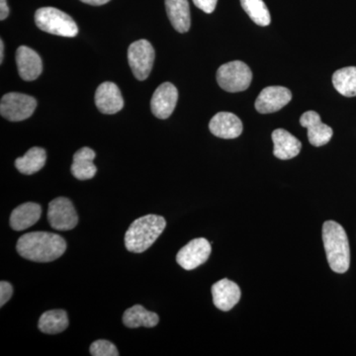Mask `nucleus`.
<instances>
[{
    "label": "nucleus",
    "mask_w": 356,
    "mask_h": 356,
    "mask_svg": "<svg viewBox=\"0 0 356 356\" xmlns=\"http://www.w3.org/2000/svg\"><path fill=\"white\" fill-rule=\"evenodd\" d=\"M42 215V207L37 203L21 204L13 211L10 216V227L14 231H24L39 221Z\"/></svg>",
    "instance_id": "18"
},
{
    "label": "nucleus",
    "mask_w": 356,
    "mask_h": 356,
    "mask_svg": "<svg viewBox=\"0 0 356 356\" xmlns=\"http://www.w3.org/2000/svg\"><path fill=\"white\" fill-rule=\"evenodd\" d=\"M323 241L332 270L337 273H346L350 266V248L343 226L334 221L325 222Z\"/></svg>",
    "instance_id": "2"
},
{
    "label": "nucleus",
    "mask_w": 356,
    "mask_h": 356,
    "mask_svg": "<svg viewBox=\"0 0 356 356\" xmlns=\"http://www.w3.org/2000/svg\"><path fill=\"white\" fill-rule=\"evenodd\" d=\"M177 100L178 91L172 83L161 84L152 98V112L156 118L168 119L175 111Z\"/></svg>",
    "instance_id": "11"
},
{
    "label": "nucleus",
    "mask_w": 356,
    "mask_h": 356,
    "mask_svg": "<svg viewBox=\"0 0 356 356\" xmlns=\"http://www.w3.org/2000/svg\"><path fill=\"white\" fill-rule=\"evenodd\" d=\"M9 7L7 6L6 0H0V20L3 21L8 17Z\"/></svg>",
    "instance_id": "29"
},
{
    "label": "nucleus",
    "mask_w": 356,
    "mask_h": 356,
    "mask_svg": "<svg viewBox=\"0 0 356 356\" xmlns=\"http://www.w3.org/2000/svg\"><path fill=\"white\" fill-rule=\"evenodd\" d=\"M243 10L255 24L268 26L271 22L270 13L264 0H241Z\"/></svg>",
    "instance_id": "25"
},
{
    "label": "nucleus",
    "mask_w": 356,
    "mask_h": 356,
    "mask_svg": "<svg viewBox=\"0 0 356 356\" xmlns=\"http://www.w3.org/2000/svg\"><path fill=\"white\" fill-rule=\"evenodd\" d=\"M252 72L247 64L241 60L227 63L217 72L218 84L228 92L247 90L252 83Z\"/></svg>",
    "instance_id": "5"
},
{
    "label": "nucleus",
    "mask_w": 356,
    "mask_h": 356,
    "mask_svg": "<svg viewBox=\"0 0 356 356\" xmlns=\"http://www.w3.org/2000/svg\"><path fill=\"white\" fill-rule=\"evenodd\" d=\"M13 294V287L7 281L0 282V307L6 305Z\"/></svg>",
    "instance_id": "27"
},
{
    "label": "nucleus",
    "mask_w": 356,
    "mask_h": 356,
    "mask_svg": "<svg viewBox=\"0 0 356 356\" xmlns=\"http://www.w3.org/2000/svg\"><path fill=\"white\" fill-rule=\"evenodd\" d=\"M218 0H193V3L205 13H214Z\"/></svg>",
    "instance_id": "28"
},
{
    "label": "nucleus",
    "mask_w": 356,
    "mask_h": 356,
    "mask_svg": "<svg viewBox=\"0 0 356 356\" xmlns=\"http://www.w3.org/2000/svg\"><path fill=\"white\" fill-rule=\"evenodd\" d=\"M240 287L233 281L222 280L212 286V296L214 305L219 310L228 312L238 303L241 299Z\"/></svg>",
    "instance_id": "16"
},
{
    "label": "nucleus",
    "mask_w": 356,
    "mask_h": 356,
    "mask_svg": "<svg viewBox=\"0 0 356 356\" xmlns=\"http://www.w3.org/2000/svg\"><path fill=\"white\" fill-rule=\"evenodd\" d=\"M95 99L96 107L103 114L118 113L124 107L120 89L110 81H105L98 86Z\"/></svg>",
    "instance_id": "12"
},
{
    "label": "nucleus",
    "mask_w": 356,
    "mask_h": 356,
    "mask_svg": "<svg viewBox=\"0 0 356 356\" xmlns=\"http://www.w3.org/2000/svg\"><path fill=\"white\" fill-rule=\"evenodd\" d=\"M273 154L276 158L286 161L298 156L301 152V142L296 137L284 130L276 129L273 133Z\"/></svg>",
    "instance_id": "17"
},
{
    "label": "nucleus",
    "mask_w": 356,
    "mask_h": 356,
    "mask_svg": "<svg viewBox=\"0 0 356 356\" xmlns=\"http://www.w3.org/2000/svg\"><path fill=\"white\" fill-rule=\"evenodd\" d=\"M35 23L42 31L60 37L74 38L79 33L76 23L55 7H42L35 13Z\"/></svg>",
    "instance_id": "4"
},
{
    "label": "nucleus",
    "mask_w": 356,
    "mask_h": 356,
    "mask_svg": "<svg viewBox=\"0 0 356 356\" xmlns=\"http://www.w3.org/2000/svg\"><path fill=\"white\" fill-rule=\"evenodd\" d=\"M154 49L147 40H139L130 44L128 60L136 79L143 81L149 77L154 63Z\"/></svg>",
    "instance_id": "7"
},
{
    "label": "nucleus",
    "mask_w": 356,
    "mask_h": 356,
    "mask_svg": "<svg viewBox=\"0 0 356 356\" xmlns=\"http://www.w3.org/2000/svg\"><path fill=\"white\" fill-rule=\"evenodd\" d=\"M165 9L168 19L177 32L191 29V8L187 0H165Z\"/></svg>",
    "instance_id": "19"
},
{
    "label": "nucleus",
    "mask_w": 356,
    "mask_h": 356,
    "mask_svg": "<svg viewBox=\"0 0 356 356\" xmlns=\"http://www.w3.org/2000/svg\"><path fill=\"white\" fill-rule=\"evenodd\" d=\"M159 322V318L156 313L147 311L140 305L131 307L123 315L124 325L130 329H137L140 327H154Z\"/></svg>",
    "instance_id": "21"
},
{
    "label": "nucleus",
    "mask_w": 356,
    "mask_h": 356,
    "mask_svg": "<svg viewBox=\"0 0 356 356\" xmlns=\"http://www.w3.org/2000/svg\"><path fill=\"white\" fill-rule=\"evenodd\" d=\"M165 218L147 215L135 220L125 235V247L129 252L140 254L149 250L165 231Z\"/></svg>",
    "instance_id": "3"
},
{
    "label": "nucleus",
    "mask_w": 356,
    "mask_h": 356,
    "mask_svg": "<svg viewBox=\"0 0 356 356\" xmlns=\"http://www.w3.org/2000/svg\"><path fill=\"white\" fill-rule=\"evenodd\" d=\"M16 250L23 259L28 261L51 262L65 254L67 242L58 234L32 232L20 236Z\"/></svg>",
    "instance_id": "1"
},
{
    "label": "nucleus",
    "mask_w": 356,
    "mask_h": 356,
    "mask_svg": "<svg viewBox=\"0 0 356 356\" xmlns=\"http://www.w3.org/2000/svg\"><path fill=\"white\" fill-rule=\"evenodd\" d=\"M46 151L42 147H31L22 156L15 161V166L23 175H31L38 172L46 165Z\"/></svg>",
    "instance_id": "22"
},
{
    "label": "nucleus",
    "mask_w": 356,
    "mask_h": 356,
    "mask_svg": "<svg viewBox=\"0 0 356 356\" xmlns=\"http://www.w3.org/2000/svg\"><path fill=\"white\" fill-rule=\"evenodd\" d=\"M83 3L89 4V6H99L106 4L110 0H81Z\"/></svg>",
    "instance_id": "30"
},
{
    "label": "nucleus",
    "mask_w": 356,
    "mask_h": 356,
    "mask_svg": "<svg viewBox=\"0 0 356 356\" xmlns=\"http://www.w3.org/2000/svg\"><path fill=\"white\" fill-rule=\"evenodd\" d=\"M95 159V152L90 147H84L79 149L74 154V161L70 168L72 175L79 180H88L95 177L97 172V168L93 163Z\"/></svg>",
    "instance_id": "20"
},
{
    "label": "nucleus",
    "mask_w": 356,
    "mask_h": 356,
    "mask_svg": "<svg viewBox=\"0 0 356 356\" xmlns=\"http://www.w3.org/2000/svg\"><path fill=\"white\" fill-rule=\"evenodd\" d=\"M48 220L51 227L58 231H70L79 222L76 208L70 199L58 197L49 204Z\"/></svg>",
    "instance_id": "8"
},
{
    "label": "nucleus",
    "mask_w": 356,
    "mask_h": 356,
    "mask_svg": "<svg viewBox=\"0 0 356 356\" xmlns=\"http://www.w3.org/2000/svg\"><path fill=\"white\" fill-rule=\"evenodd\" d=\"M209 129L213 135L221 139H236L242 135L243 122L236 115L219 112L211 119Z\"/></svg>",
    "instance_id": "14"
},
{
    "label": "nucleus",
    "mask_w": 356,
    "mask_h": 356,
    "mask_svg": "<svg viewBox=\"0 0 356 356\" xmlns=\"http://www.w3.org/2000/svg\"><path fill=\"white\" fill-rule=\"evenodd\" d=\"M302 127L308 129V139L314 147L327 145L332 137V129L321 120L320 115L315 111H307L300 118Z\"/></svg>",
    "instance_id": "13"
},
{
    "label": "nucleus",
    "mask_w": 356,
    "mask_h": 356,
    "mask_svg": "<svg viewBox=\"0 0 356 356\" xmlns=\"http://www.w3.org/2000/svg\"><path fill=\"white\" fill-rule=\"evenodd\" d=\"M36 107V99L32 96L10 92L1 98L0 114L8 121H24L32 116Z\"/></svg>",
    "instance_id": "6"
},
{
    "label": "nucleus",
    "mask_w": 356,
    "mask_h": 356,
    "mask_svg": "<svg viewBox=\"0 0 356 356\" xmlns=\"http://www.w3.org/2000/svg\"><path fill=\"white\" fill-rule=\"evenodd\" d=\"M3 58H4V43L3 41H2V39L0 40V63L3 62Z\"/></svg>",
    "instance_id": "31"
},
{
    "label": "nucleus",
    "mask_w": 356,
    "mask_h": 356,
    "mask_svg": "<svg viewBox=\"0 0 356 356\" xmlns=\"http://www.w3.org/2000/svg\"><path fill=\"white\" fill-rule=\"evenodd\" d=\"M211 245L206 238H194L178 252L177 261L185 270H193L208 261Z\"/></svg>",
    "instance_id": "9"
},
{
    "label": "nucleus",
    "mask_w": 356,
    "mask_h": 356,
    "mask_svg": "<svg viewBox=\"0 0 356 356\" xmlns=\"http://www.w3.org/2000/svg\"><path fill=\"white\" fill-rule=\"evenodd\" d=\"M292 93L283 86H268L262 89L255 100V109L261 114L280 111L291 102Z\"/></svg>",
    "instance_id": "10"
},
{
    "label": "nucleus",
    "mask_w": 356,
    "mask_h": 356,
    "mask_svg": "<svg viewBox=\"0 0 356 356\" xmlns=\"http://www.w3.org/2000/svg\"><path fill=\"white\" fill-rule=\"evenodd\" d=\"M69 327V318L64 310L44 312L39 318L38 327L44 334H57Z\"/></svg>",
    "instance_id": "23"
},
{
    "label": "nucleus",
    "mask_w": 356,
    "mask_h": 356,
    "mask_svg": "<svg viewBox=\"0 0 356 356\" xmlns=\"http://www.w3.org/2000/svg\"><path fill=\"white\" fill-rule=\"evenodd\" d=\"M90 355L93 356H118L119 353L116 346L106 339H98L91 343Z\"/></svg>",
    "instance_id": "26"
},
{
    "label": "nucleus",
    "mask_w": 356,
    "mask_h": 356,
    "mask_svg": "<svg viewBox=\"0 0 356 356\" xmlns=\"http://www.w3.org/2000/svg\"><path fill=\"white\" fill-rule=\"evenodd\" d=\"M332 84L341 95L346 97L356 96V67L337 70L332 76Z\"/></svg>",
    "instance_id": "24"
},
{
    "label": "nucleus",
    "mask_w": 356,
    "mask_h": 356,
    "mask_svg": "<svg viewBox=\"0 0 356 356\" xmlns=\"http://www.w3.org/2000/svg\"><path fill=\"white\" fill-rule=\"evenodd\" d=\"M16 65L23 81H33L43 72V63L38 54L26 46H20L16 51Z\"/></svg>",
    "instance_id": "15"
}]
</instances>
